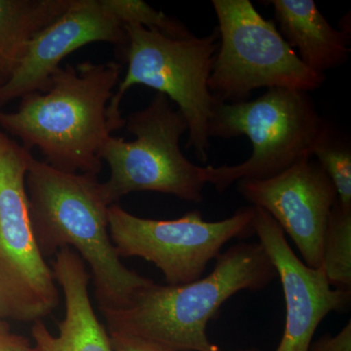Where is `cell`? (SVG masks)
Wrapping results in <instances>:
<instances>
[{
    "instance_id": "cell-16",
    "label": "cell",
    "mask_w": 351,
    "mask_h": 351,
    "mask_svg": "<svg viewBox=\"0 0 351 351\" xmlns=\"http://www.w3.org/2000/svg\"><path fill=\"white\" fill-rule=\"evenodd\" d=\"M322 269L332 288L351 292V209L338 202L323 235Z\"/></svg>"
},
{
    "instance_id": "cell-17",
    "label": "cell",
    "mask_w": 351,
    "mask_h": 351,
    "mask_svg": "<svg viewBox=\"0 0 351 351\" xmlns=\"http://www.w3.org/2000/svg\"><path fill=\"white\" fill-rule=\"evenodd\" d=\"M317 163L331 180L341 206L351 209V149L331 129L314 149Z\"/></svg>"
},
{
    "instance_id": "cell-15",
    "label": "cell",
    "mask_w": 351,
    "mask_h": 351,
    "mask_svg": "<svg viewBox=\"0 0 351 351\" xmlns=\"http://www.w3.org/2000/svg\"><path fill=\"white\" fill-rule=\"evenodd\" d=\"M73 0H0V75L9 80L32 39L54 22Z\"/></svg>"
},
{
    "instance_id": "cell-8",
    "label": "cell",
    "mask_w": 351,
    "mask_h": 351,
    "mask_svg": "<svg viewBox=\"0 0 351 351\" xmlns=\"http://www.w3.org/2000/svg\"><path fill=\"white\" fill-rule=\"evenodd\" d=\"M32 157L0 129V314L34 323L56 309L60 294L32 232L25 188Z\"/></svg>"
},
{
    "instance_id": "cell-7",
    "label": "cell",
    "mask_w": 351,
    "mask_h": 351,
    "mask_svg": "<svg viewBox=\"0 0 351 351\" xmlns=\"http://www.w3.org/2000/svg\"><path fill=\"white\" fill-rule=\"evenodd\" d=\"M125 119V128L135 140L127 142L110 136L99 152L110 171L108 181L101 182L108 204H117L123 196L140 191L174 195L196 204L202 202L206 184L200 166L189 161L180 147L188 124L169 99L156 93L147 108Z\"/></svg>"
},
{
    "instance_id": "cell-18",
    "label": "cell",
    "mask_w": 351,
    "mask_h": 351,
    "mask_svg": "<svg viewBox=\"0 0 351 351\" xmlns=\"http://www.w3.org/2000/svg\"><path fill=\"white\" fill-rule=\"evenodd\" d=\"M113 351H174L149 339L126 334L108 332Z\"/></svg>"
},
{
    "instance_id": "cell-4",
    "label": "cell",
    "mask_w": 351,
    "mask_h": 351,
    "mask_svg": "<svg viewBox=\"0 0 351 351\" xmlns=\"http://www.w3.org/2000/svg\"><path fill=\"white\" fill-rule=\"evenodd\" d=\"M331 129L311 95L300 90L272 88L255 100L235 104L216 99L209 138L246 136L252 154L237 165L200 167L201 177L221 193L241 180L270 179L311 158Z\"/></svg>"
},
{
    "instance_id": "cell-10",
    "label": "cell",
    "mask_w": 351,
    "mask_h": 351,
    "mask_svg": "<svg viewBox=\"0 0 351 351\" xmlns=\"http://www.w3.org/2000/svg\"><path fill=\"white\" fill-rule=\"evenodd\" d=\"M237 191L252 206L274 218L295 242L307 267L322 269L323 235L338 195L319 164L302 159L270 179L241 180Z\"/></svg>"
},
{
    "instance_id": "cell-6",
    "label": "cell",
    "mask_w": 351,
    "mask_h": 351,
    "mask_svg": "<svg viewBox=\"0 0 351 351\" xmlns=\"http://www.w3.org/2000/svg\"><path fill=\"white\" fill-rule=\"evenodd\" d=\"M219 47L208 80L218 101H249L258 88L309 92L324 84L325 75L302 64L274 21L265 19L249 0H213Z\"/></svg>"
},
{
    "instance_id": "cell-19",
    "label": "cell",
    "mask_w": 351,
    "mask_h": 351,
    "mask_svg": "<svg viewBox=\"0 0 351 351\" xmlns=\"http://www.w3.org/2000/svg\"><path fill=\"white\" fill-rule=\"evenodd\" d=\"M308 351H351L350 320L336 336L326 335L311 343Z\"/></svg>"
},
{
    "instance_id": "cell-3",
    "label": "cell",
    "mask_w": 351,
    "mask_h": 351,
    "mask_svg": "<svg viewBox=\"0 0 351 351\" xmlns=\"http://www.w3.org/2000/svg\"><path fill=\"white\" fill-rule=\"evenodd\" d=\"M277 277L260 242H239L219 254L209 276L182 285L143 289L129 306L101 309L108 332L156 341L174 351H221L207 336V325L240 291L262 290Z\"/></svg>"
},
{
    "instance_id": "cell-5",
    "label": "cell",
    "mask_w": 351,
    "mask_h": 351,
    "mask_svg": "<svg viewBox=\"0 0 351 351\" xmlns=\"http://www.w3.org/2000/svg\"><path fill=\"white\" fill-rule=\"evenodd\" d=\"M127 45L121 55L127 73L108 103L110 131L124 128L120 105L124 95L135 85L156 90L178 106L188 124V149L198 160L207 162L211 138L208 126L216 99L208 87L210 73L219 47L218 27L208 36L173 38L141 25L124 27Z\"/></svg>"
},
{
    "instance_id": "cell-11",
    "label": "cell",
    "mask_w": 351,
    "mask_h": 351,
    "mask_svg": "<svg viewBox=\"0 0 351 351\" xmlns=\"http://www.w3.org/2000/svg\"><path fill=\"white\" fill-rule=\"evenodd\" d=\"M95 43L125 49L127 34L112 0H73L71 7L32 39L19 66L0 86V108L50 87L53 73L71 53Z\"/></svg>"
},
{
    "instance_id": "cell-20",
    "label": "cell",
    "mask_w": 351,
    "mask_h": 351,
    "mask_svg": "<svg viewBox=\"0 0 351 351\" xmlns=\"http://www.w3.org/2000/svg\"><path fill=\"white\" fill-rule=\"evenodd\" d=\"M0 351H34L29 339L9 331L5 324L0 322Z\"/></svg>"
},
{
    "instance_id": "cell-1",
    "label": "cell",
    "mask_w": 351,
    "mask_h": 351,
    "mask_svg": "<svg viewBox=\"0 0 351 351\" xmlns=\"http://www.w3.org/2000/svg\"><path fill=\"white\" fill-rule=\"evenodd\" d=\"M32 232L43 258L64 247L89 265L100 309L131 304L154 281L127 269L108 232V208L97 176L69 173L32 157L25 176Z\"/></svg>"
},
{
    "instance_id": "cell-14",
    "label": "cell",
    "mask_w": 351,
    "mask_h": 351,
    "mask_svg": "<svg viewBox=\"0 0 351 351\" xmlns=\"http://www.w3.org/2000/svg\"><path fill=\"white\" fill-rule=\"evenodd\" d=\"M277 29L304 66L324 75L348 61L350 32L328 22L313 0H271Z\"/></svg>"
},
{
    "instance_id": "cell-21",
    "label": "cell",
    "mask_w": 351,
    "mask_h": 351,
    "mask_svg": "<svg viewBox=\"0 0 351 351\" xmlns=\"http://www.w3.org/2000/svg\"><path fill=\"white\" fill-rule=\"evenodd\" d=\"M7 80H7L6 77H4L3 75H0V86H1V85L3 84V83H5Z\"/></svg>"
},
{
    "instance_id": "cell-12",
    "label": "cell",
    "mask_w": 351,
    "mask_h": 351,
    "mask_svg": "<svg viewBox=\"0 0 351 351\" xmlns=\"http://www.w3.org/2000/svg\"><path fill=\"white\" fill-rule=\"evenodd\" d=\"M253 226L276 267L285 298V329L276 351H308L314 332L328 314L350 311L351 292L332 288L324 270L302 262L282 228L262 208L255 207Z\"/></svg>"
},
{
    "instance_id": "cell-2",
    "label": "cell",
    "mask_w": 351,
    "mask_h": 351,
    "mask_svg": "<svg viewBox=\"0 0 351 351\" xmlns=\"http://www.w3.org/2000/svg\"><path fill=\"white\" fill-rule=\"evenodd\" d=\"M121 73L117 62L60 66L45 93L25 95L16 112L0 110V129L27 151L38 149L58 170L97 176L99 152L112 136L108 106Z\"/></svg>"
},
{
    "instance_id": "cell-9",
    "label": "cell",
    "mask_w": 351,
    "mask_h": 351,
    "mask_svg": "<svg viewBox=\"0 0 351 351\" xmlns=\"http://www.w3.org/2000/svg\"><path fill=\"white\" fill-rule=\"evenodd\" d=\"M254 217L255 207L249 206L223 221H204L199 211L160 221L140 218L112 204L108 232L119 257L144 258L162 271L168 285H182L199 279L228 241L253 237Z\"/></svg>"
},
{
    "instance_id": "cell-13",
    "label": "cell",
    "mask_w": 351,
    "mask_h": 351,
    "mask_svg": "<svg viewBox=\"0 0 351 351\" xmlns=\"http://www.w3.org/2000/svg\"><path fill=\"white\" fill-rule=\"evenodd\" d=\"M52 270L64 293L66 313L58 323L57 336L51 334L43 321L34 323V351H113L110 336L95 313L82 258L64 247L57 252Z\"/></svg>"
},
{
    "instance_id": "cell-22",
    "label": "cell",
    "mask_w": 351,
    "mask_h": 351,
    "mask_svg": "<svg viewBox=\"0 0 351 351\" xmlns=\"http://www.w3.org/2000/svg\"><path fill=\"white\" fill-rule=\"evenodd\" d=\"M240 351H260L258 350H240Z\"/></svg>"
}]
</instances>
